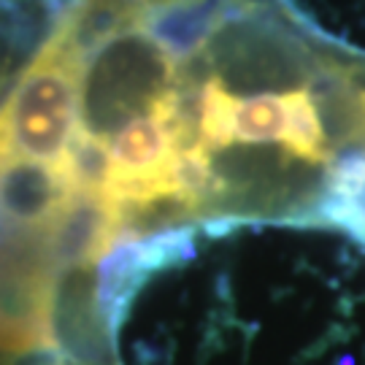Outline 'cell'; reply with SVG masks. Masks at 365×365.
I'll return each mask as SVG.
<instances>
[{"label":"cell","mask_w":365,"mask_h":365,"mask_svg":"<svg viewBox=\"0 0 365 365\" xmlns=\"http://www.w3.org/2000/svg\"><path fill=\"white\" fill-rule=\"evenodd\" d=\"M203 60L227 90H252L255 95L314 84L325 73V57L309 49L271 6H241L227 0V14L203 46Z\"/></svg>","instance_id":"cell-2"},{"label":"cell","mask_w":365,"mask_h":365,"mask_svg":"<svg viewBox=\"0 0 365 365\" xmlns=\"http://www.w3.org/2000/svg\"><path fill=\"white\" fill-rule=\"evenodd\" d=\"M92 268H68L54 279V349L68 365H119L117 336L108 330L95 300Z\"/></svg>","instance_id":"cell-6"},{"label":"cell","mask_w":365,"mask_h":365,"mask_svg":"<svg viewBox=\"0 0 365 365\" xmlns=\"http://www.w3.org/2000/svg\"><path fill=\"white\" fill-rule=\"evenodd\" d=\"M284 133V95L260 92L235 101L233 141L244 146L274 144Z\"/></svg>","instance_id":"cell-11"},{"label":"cell","mask_w":365,"mask_h":365,"mask_svg":"<svg viewBox=\"0 0 365 365\" xmlns=\"http://www.w3.org/2000/svg\"><path fill=\"white\" fill-rule=\"evenodd\" d=\"M73 190L63 170L33 160L0 163V222L27 230H49Z\"/></svg>","instance_id":"cell-7"},{"label":"cell","mask_w":365,"mask_h":365,"mask_svg":"<svg viewBox=\"0 0 365 365\" xmlns=\"http://www.w3.org/2000/svg\"><path fill=\"white\" fill-rule=\"evenodd\" d=\"M235 98L217 76H211L200 90V144L209 152H225L233 141Z\"/></svg>","instance_id":"cell-12"},{"label":"cell","mask_w":365,"mask_h":365,"mask_svg":"<svg viewBox=\"0 0 365 365\" xmlns=\"http://www.w3.org/2000/svg\"><path fill=\"white\" fill-rule=\"evenodd\" d=\"M179 66L144 27L103 43L81 68L78 130L108 141L130 119L149 114L176 84Z\"/></svg>","instance_id":"cell-3"},{"label":"cell","mask_w":365,"mask_h":365,"mask_svg":"<svg viewBox=\"0 0 365 365\" xmlns=\"http://www.w3.org/2000/svg\"><path fill=\"white\" fill-rule=\"evenodd\" d=\"M195 257V230L190 225L160 233H119L114 247L95 262V300L108 330L119 339L133 300L155 274L182 268Z\"/></svg>","instance_id":"cell-5"},{"label":"cell","mask_w":365,"mask_h":365,"mask_svg":"<svg viewBox=\"0 0 365 365\" xmlns=\"http://www.w3.org/2000/svg\"><path fill=\"white\" fill-rule=\"evenodd\" d=\"M282 144L289 155L306 165H327L330 144H327L322 119L314 103L309 87H300L284 95V133Z\"/></svg>","instance_id":"cell-10"},{"label":"cell","mask_w":365,"mask_h":365,"mask_svg":"<svg viewBox=\"0 0 365 365\" xmlns=\"http://www.w3.org/2000/svg\"><path fill=\"white\" fill-rule=\"evenodd\" d=\"M227 14V0H197L157 9L144 16V30L165 49L173 63H187L203 52Z\"/></svg>","instance_id":"cell-9"},{"label":"cell","mask_w":365,"mask_h":365,"mask_svg":"<svg viewBox=\"0 0 365 365\" xmlns=\"http://www.w3.org/2000/svg\"><path fill=\"white\" fill-rule=\"evenodd\" d=\"M141 0H76L54 19L49 43L84 68L103 43L144 25Z\"/></svg>","instance_id":"cell-8"},{"label":"cell","mask_w":365,"mask_h":365,"mask_svg":"<svg viewBox=\"0 0 365 365\" xmlns=\"http://www.w3.org/2000/svg\"><path fill=\"white\" fill-rule=\"evenodd\" d=\"M54 279L46 230L0 222V354L25 360L54 349Z\"/></svg>","instance_id":"cell-4"},{"label":"cell","mask_w":365,"mask_h":365,"mask_svg":"<svg viewBox=\"0 0 365 365\" xmlns=\"http://www.w3.org/2000/svg\"><path fill=\"white\" fill-rule=\"evenodd\" d=\"M81 66L43 41L0 103V163L33 160L63 168L78 133Z\"/></svg>","instance_id":"cell-1"}]
</instances>
